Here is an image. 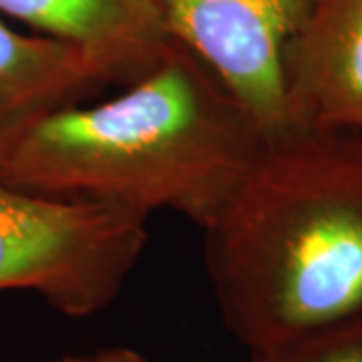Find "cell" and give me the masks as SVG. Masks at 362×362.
I'll use <instances>...</instances> for the list:
<instances>
[{"mask_svg":"<svg viewBox=\"0 0 362 362\" xmlns=\"http://www.w3.org/2000/svg\"><path fill=\"white\" fill-rule=\"evenodd\" d=\"M57 362H151L143 352L131 346L115 344V346H103L90 352H78V354H65Z\"/></svg>","mask_w":362,"mask_h":362,"instance_id":"obj_9","label":"cell"},{"mask_svg":"<svg viewBox=\"0 0 362 362\" xmlns=\"http://www.w3.org/2000/svg\"><path fill=\"white\" fill-rule=\"evenodd\" d=\"M107 87L113 78L87 52L0 18V168L37 121Z\"/></svg>","mask_w":362,"mask_h":362,"instance_id":"obj_7","label":"cell"},{"mask_svg":"<svg viewBox=\"0 0 362 362\" xmlns=\"http://www.w3.org/2000/svg\"><path fill=\"white\" fill-rule=\"evenodd\" d=\"M250 362H362V318L250 352Z\"/></svg>","mask_w":362,"mask_h":362,"instance_id":"obj_8","label":"cell"},{"mask_svg":"<svg viewBox=\"0 0 362 362\" xmlns=\"http://www.w3.org/2000/svg\"><path fill=\"white\" fill-rule=\"evenodd\" d=\"M117 89L37 121L0 168V183L145 218L168 209L204 230L242 181L264 131L171 39L153 65Z\"/></svg>","mask_w":362,"mask_h":362,"instance_id":"obj_2","label":"cell"},{"mask_svg":"<svg viewBox=\"0 0 362 362\" xmlns=\"http://www.w3.org/2000/svg\"><path fill=\"white\" fill-rule=\"evenodd\" d=\"M286 127L362 129V0H312L284 54Z\"/></svg>","mask_w":362,"mask_h":362,"instance_id":"obj_5","label":"cell"},{"mask_svg":"<svg viewBox=\"0 0 362 362\" xmlns=\"http://www.w3.org/2000/svg\"><path fill=\"white\" fill-rule=\"evenodd\" d=\"M149 218L0 183V290H28L69 318L115 302L141 259Z\"/></svg>","mask_w":362,"mask_h":362,"instance_id":"obj_3","label":"cell"},{"mask_svg":"<svg viewBox=\"0 0 362 362\" xmlns=\"http://www.w3.org/2000/svg\"><path fill=\"white\" fill-rule=\"evenodd\" d=\"M168 39L195 54L264 131L286 127L284 54L312 0H157Z\"/></svg>","mask_w":362,"mask_h":362,"instance_id":"obj_4","label":"cell"},{"mask_svg":"<svg viewBox=\"0 0 362 362\" xmlns=\"http://www.w3.org/2000/svg\"><path fill=\"white\" fill-rule=\"evenodd\" d=\"M204 235L221 320L247 354L362 318V129L266 135Z\"/></svg>","mask_w":362,"mask_h":362,"instance_id":"obj_1","label":"cell"},{"mask_svg":"<svg viewBox=\"0 0 362 362\" xmlns=\"http://www.w3.org/2000/svg\"><path fill=\"white\" fill-rule=\"evenodd\" d=\"M0 16L87 52L115 87L145 73L169 42L157 0H0Z\"/></svg>","mask_w":362,"mask_h":362,"instance_id":"obj_6","label":"cell"}]
</instances>
